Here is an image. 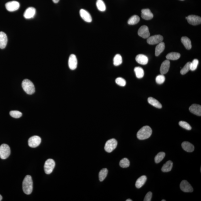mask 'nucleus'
<instances>
[{"mask_svg": "<svg viewBox=\"0 0 201 201\" xmlns=\"http://www.w3.org/2000/svg\"><path fill=\"white\" fill-rule=\"evenodd\" d=\"M23 189L26 195H30L32 192L33 182L31 176L27 175L25 177L23 183Z\"/></svg>", "mask_w": 201, "mask_h": 201, "instance_id": "nucleus-1", "label": "nucleus"}, {"mask_svg": "<svg viewBox=\"0 0 201 201\" xmlns=\"http://www.w3.org/2000/svg\"><path fill=\"white\" fill-rule=\"evenodd\" d=\"M152 131L149 126H145L139 130L137 134V137L138 139L143 140L149 138L152 135Z\"/></svg>", "mask_w": 201, "mask_h": 201, "instance_id": "nucleus-2", "label": "nucleus"}, {"mask_svg": "<svg viewBox=\"0 0 201 201\" xmlns=\"http://www.w3.org/2000/svg\"><path fill=\"white\" fill-rule=\"evenodd\" d=\"M22 86L25 92L29 95H32L35 92L34 85L30 80L28 79L23 80Z\"/></svg>", "mask_w": 201, "mask_h": 201, "instance_id": "nucleus-3", "label": "nucleus"}, {"mask_svg": "<svg viewBox=\"0 0 201 201\" xmlns=\"http://www.w3.org/2000/svg\"><path fill=\"white\" fill-rule=\"evenodd\" d=\"M11 153L9 146L6 144H3L0 146V158L2 159L7 158Z\"/></svg>", "mask_w": 201, "mask_h": 201, "instance_id": "nucleus-4", "label": "nucleus"}, {"mask_svg": "<svg viewBox=\"0 0 201 201\" xmlns=\"http://www.w3.org/2000/svg\"><path fill=\"white\" fill-rule=\"evenodd\" d=\"M117 142L114 138L109 139L105 143L104 149L107 152L110 153L117 147Z\"/></svg>", "mask_w": 201, "mask_h": 201, "instance_id": "nucleus-5", "label": "nucleus"}, {"mask_svg": "<svg viewBox=\"0 0 201 201\" xmlns=\"http://www.w3.org/2000/svg\"><path fill=\"white\" fill-rule=\"evenodd\" d=\"M55 166V162L53 159H48L45 161L44 165V171L45 173L47 174H50L53 171Z\"/></svg>", "mask_w": 201, "mask_h": 201, "instance_id": "nucleus-6", "label": "nucleus"}, {"mask_svg": "<svg viewBox=\"0 0 201 201\" xmlns=\"http://www.w3.org/2000/svg\"><path fill=\"white\" fill-rule=\"evenodd\" d=\"M163 39V36L160 35H156L148 37L147 40V42L148 44L151 45H154V44H158L162 42Z\"/></svg>", "mask_w": 201, "mask_h": 201, "instance_id": "nucleus-7", "label": "nucleus"}, {"mask_svg": "<svg viewBox=\"0 0 201 201\" xmlns=\"http://www.w3.org/2000/svg\"><path fill=\"white\" fill-rule=\"evenodd\" d=\"M41 138L39 136H34L31 137L28 141L29 146L32 148H36L41 143Z\"/></svg>", "mask_w": 201, "mask_h": 201, "instance_id": "nucleus-8", "label": "nucleus"}, {"mask_svg": "<svg viewBox=\"0 0 201 201\" xmlns=\"http://www.w3.org/2000/svg\"><path fill=\"white\" fill-rule=\"evenodd\" d=\"M5 7L9 11L13 12L19 9L20 4L17 1H12L7 3L5 4Z\"/></svg>", "mask_w": 201, "mask_h": 201, "instance_id": "nucleus-9", "label": "nucleus"}, {"mask_svg": "<svg viewBox=\"0 0 201 201\" xmlns=\"http://www.w3.org/2000/svg\"><path fill=\"white\" fill-rule=\"evenodd\" d=\"M138 34L140 37L143 38H148L150 35L149 28L146 26H143L140 28L138 31Z\"/></svg>", "mask_w": 201, "mask_h": 201, "instance_id": "nucleus-10", "label": "nucleus"}, {"mask_svg": "<svg viewBox=\"0 0 201 201\" xmlns=\"http://www.w3.org/2000/svg\"><path fill=\"white\" fill-rule=\"evenodd\" d=\"M188 23L193 26L200 24L201 23V18L199 16L195 15H190L187 17Z\"/></svg>", "mask_w": 201, "mask_h": 201, "instance_id": "nucleus-11", "label": "nucleus"}, {"mask_svg": "<svg viewBox=\"0 0 201 201\" xmlns=\"http://www.w3.org/2000/svg\"><path fill=\"white\" fill-rule=\"evenodd\" d=\"M180 188L181 190L184 192H192L193 191L192 186L186 180H183L181 181L180 184Z\"/></svg>", "mask_w": 201, "mask_h": 201, "instance_id": "nucleus-12", "label": "nucleus"}, {"mask_svg": "<svg viewBox=\"0 0 201 201\" xmlns=\"http://www.w3.org/2000/svg\"><path fill=\"white\" fill-rule=\"evenodd\" d=\"M77 57L74 54H72L69 56L68 65L69 68L72 70H74L77 67Z\"/></svg>", "mask_w": 201, "mask_h": 201, "instance_id": "nucleus-13", "label": "nucleus"}, {"mask_svg": "<svg viewBox=\"0 0 201 201\" xmlns=\"http://www.w3.org/2000/svg\"><path fill=\"white\" fill-rule=\"evenodd\" d=\"M80 17L83 20L87 23H91L92 21V18L90 13L85 10L81 9L80 12Z\"/></svg>", "mask_w": 201, "mask_h": 201, "instance_id": "nucleus-14", "label": "nucleus"}, {"mask_svg": "<svg viewBox=\"0 0 201 201\" xmlns=\"http://www.w3.org/2000/svg\"><path fill=\"white\" fill-rule=\"evenodd\" d=\"M36 13V9L33 7L28 8L23 14V16L25 18L30 19L34 17Z\"/></svg>", "mask_w": 201, "mask_h": 201, "instance_id": "nucleus-15", "label": "nucleus"}, {"mask_svg": "<svg viewBox=\"0 0 201 201\" xmlns=\"http://www.w3.org/2000/svg\"><path fill=\"white\" fill-rule=\"evenodd\" d=\"M170 62L168 60H165L161 65L160 71L161 74L164 75L168 72L170 69Z\"/></svg>", "mask_w": 201, "mask_h": 201, "instance_id": "nucleus-16", "label": "nucleus"}, {"mask_svg": "<svg viewBox=\"0 0 201 201\" xmlns=\"http://www.w3.org/2000/svg\"><path fill=\"white\" fill-rule=\"evenodd\" d=\"M190 111L193 114L197 116H201V106L200 105L193 104L189 109Z\"/></svg>", "mask_w": 201, "mask_h": 201, "instance_id": "nucleus-17", "label": "nucleus"}, {"mask_svg": "<svg viewBox=\"0 0 201 201\" xmlns=\"http://www.w3.org/2000/svg\"><path fill=\"white\" fill-rule=\"evenodd\" d=\"M8 42L6 35L3 32H0V48L4 49L6 47Z\"/></svg>", "mask_w": 201, "mask_h": 201, "instance_id": "nucleus-18", "label": "nucleus"}, {"mask_svg": "<svg viewBox=\"0 0 201 201\" xmlns=\"http://www.w3.org/2000/svg\"><path fill=\"white\" fill-rule=\"evenodd\" d=\"M141 16L142 18L145 20H148L153 18V15L150 10L149 9H145L142 10Z\"/></svg>", "mask_w": 201, "mask_h": 201, "instance_id": "nucleus-19", "label": "nucleus"}, {"mask_svg": "<svg viewBox=\"0 0 201 201\" xmlns=\"http://www.w3.org/2000/svg\"><path fill=\"white\" fill-rule=\"evenodd\" d=\"M136 60L140 64L146 65L148 63V58L145 55L140 54L137 55L136 57Z\"/></svg>", "mask_w": 201, "mask_h": 201, "instance_id": "nucleus-20", "label": "nucleus"}, {"mask_svg": "<svg viewBox=\"0 0 201 201\" xmlns=\"http://www.w3.org/2000/svg\"><path fill=\"white\" fill-rule=\"evenodd\" d=\"M182 147L184 150L188 152H193L195 149L194 145L188 142H184L182 143Z\"/></svg>", "mask_w": 201, "mask_h": 201, "instance_id": "nucleus-21", "label": "nucleus"}, {"mask_svg": "<svg viewBox=\"0 0 201 201\" xmlns=\"http://www.w3.org/2000/svg\"><path fill=\"white\" fill-rule=\"evenodd\" d=\"M181 41L187 49H191L192 48V42L187 37H183L181 38Z\"/></svg>", "mask_w": 201, "mask_h": 201, "instance_id": "nucleus-22", "label": "nucleus"}, {"mask_svg": "<svg viewBox=\"0 0 201 201\" xmlns=\"http://www.w3.org/2000/svg\"><path fill=\"white\" fill-rule=\"evenodd\" d=\"M165 48L164 43L162 42L158 44L155 48V55L156 56H159L164 51Z\"/></svg>", "mask_w": 201, "mask_h": 201, "instance_id": "nucleus-23", "label": "nucleus"}, {"mask_svg": "<svg viewBox=\"0 0 201 201\" xmlns=\"http://www.w3.org/2000/svg\"><path fill=\"white\" fill-rule=\"evenodd\" d=\"M146 180L147 177L145 175H143L139 177L137 180L136 183L135 185L136 188H142L146 182Z\"/></svg>", "mask_w": 201, "mask_h": 201, "instance_id": "nucleus-24", "label": "nucleus"}, {"mask_svg": "<svg viewBox=\"0 0 201 201\" xmlns=\"http://www.w3.org/2000/svg\"><path fill=\"white\" fill-rule=\"evenodd\" d=\"M148 102L149 104L152 105L154 107L158 108V109H161L162 105L158 101L152 97H150L148 98Z\"/></svg>", "mask_w": 201, "mask_h": 201, "instance_id": "nucleus-25", "label": "nucleus"}, {"mask_svg": "<svg viewBox=\"0 0 201 201\" xmlns=\"http://www.w3.org/2000/svg\"><path fill=\"white\" fill-rule=\"evenodd\" d=\"M173 167V162L171 161H168L163 165L161 170L163 172H168L171 170Z\"/></svg>", "mask_w": 201, "mask_h": 201, "instance_id": "nucleus-26", "label": "nucleus"}, {"mask_svg": "<svg viewBox=\"0 0 201 201\" xmlns=\"http://www.w3.org/2000/svg\"><path fill=\"white\" fill-rule=\"evenodd\" d=\"M181 56L180 53L177 52H171L169 53L166 56V58L168 60H177Z\"/></svg>", "mask_w": 201, "mask_h": 201, "instance_id": "nucleus-27", "label": "nucleus"}, {"mask_svg": "<svg viewBox=\"0 0 201 201\" xmlns=\"http://www.w3.org/2000/svg\"><path fill=\"white\" fill-rule=\"evenodd\" d=\"M134 71L135 72L137 78L141 79L144 77V72L143 69L142 67H135L134 69Z\"/></svg>", "mask_w": 201, "mask_h": 201, "instance_id": "nucleus-28", "label": "nucleus"}, {"mask_svg": "<svg viewBox=\"0 0 201 201\" xmlns=\"http://www.w3.org/2000/svg\"><path fill=\"white\" fill-rule=\"evenodd\" d=\"M122 58L119 54L115 55L113 59L114 65L115 66H118L122 63Z\"/></svg>", "mask_w": 201, "mask_h": 201, "instance_id": "nucleus-29", "label": "nucleus"}, {"mask_svg": "<svg viewBox=\"0 0 201 201\" xmlns=\"http://www.w3.org/2000/svg\"><path fill=\"white\" fill-rule=\"evenodd\" d=\"M140 18L139 16L137 15L131 16L130 18L129 19L128 23L129 25H134L136 24L140 21Z\"/></svg>", "mask_w": 201, "mask_h": 201, "instance_id": "nucleus-30", "label": "nucleus"}, {"mask_svg": "<svg viewBox=\"0 0 201 201\" xmlns=\"http://www.w3.org/2000/svg\"><path fill=\"white\" fill-rule=\"evenodd\" d=\"M96 5L98 9L100 11H105L106 10V6L102 0H97L96 2Z\"/></svg>", "mask_w": 201, "mask_h": 201, "instance_id": "nucleus-31", "label": "nucleus"}, {"mask_svg": "<svg viewBox=\"0 0 201 201\" xmlns=\"http://www.w3.org/2000/svg\"><path fill=\"white\" fill-rule=\"evenodd\" d=\"M108 171L107 168L102 169L100 170L99 174V181H103L107 176Z\"/></svg>", "mask_w": 201, "mask_h": 201, "instance_id": "nucleus-32", "label": "nucleus"}, {"mask_svg": "<svg viewBox=\"0 0 201 201\" xmlns=\"http://www.w3.org/2000/svg\"><path fill=\"white\" fill-rule=\"evenodd\" d=\"M165 156V153L163 152H160L156 155L155 158V163H160L163 160Z\"/></svg>", "mask_w": 201, "mask_h": 201, "instance_id": "nucleus-33", "label": "nucleus"}, {"mask_svg": "<svg viewBox=\"0 0 201 201\" xmlns=\"http://www.w3.org/2000/svg\"><path fill=\"white\" fill-rule=\"evenodd\" d=\"M130 164L129 161L126 158H124L121 159L120 162V167L123 168L128 167L130 165Z\"/></svg>", "mask_w": 201, "mask_h": 201, "instance_id": "nucleus-34", "label": "nucleus"}, {"mask_svg": "<svg viewBox=\"0 0 201 201\" xmlns=\"http://www.w3.org/2000/svg\"><path fill=\"white\" fill-rule=\"evenodd\" d=\"M190 63L191 62H188L186 64L180 71V73L181 75H184L186 74L189 70H190Z\"/></svg>", "mask_w": 201, "mask_h": 201, "instance_id": "nucleus-35", "label": "nucleus"}, {"mask_svg": "<svg viewBox=\"0 0 201 201\" xmlns=\"http://www.w3.org/2000/svg\"><path fill=\"white\" fill-rule=\"evenodd\" d=\"M10 115L12 117L18 119L21 117L22 113L18 111H11L10 112Z\"/></svg>", "mask_w": 201, "mask_h": 201, "instance_id": "nucleus-36", "label": "nucleus"}, {"mask_svg": "<svg viewBox=\"0 0 201 201\" xmlns=\"http://www.w3.org/2000/svg\"><path fill=\"white\" fill-rule=\"evenodd\" d=\"M199 62L197 59H195L193 60L192 62H191L190 65V70L192 71H195L197 68L198 64H199Z\"/></svg>", "mask_w": 201, "mask_h": 201, "instance_id": "nucleus-37", "label": "nucleus"}, {"mask_svg": "<svg viewBox=\"0 0 201 201\" xmlns=\"http://www.w3.org/2000/svg\"><path fill=\"white\" fill-rule=\"evenodd\" d=\"M179 124L180 126L187 130H190L192 129V127H191L190 125L188 123L186 122L181 121L179 122Z\"/></svg>", "mask_w": 201, "mask_h": 201, "instance_id": "nucleus-38", "label": "nucleus"}, {"mask_svg": "<svg viewBox=\"0 0 201 201\" xmlns=\"http://www.w3.org/2000/svg\"><path fill=\"white\" fill-rule=\"evenodd\" d=\"M116 82L118 85L120 86L124 87L126 85V81L122 77H117L116 80Z\"/></svg>", "mask_w": 201, "mask_h": 201, "instance_id": "nucleus-39", "label": "nucleus"}, {"mask_svg": "<svg viewBox=\"0 0 201 201\" xmlns=\"http://www.w3.org/2000/svg\"><path fill=\"white\" fill-rule=\"evenodd\" d=\"M165 80V76L162 74L157 76L156 78V82L158 84H163V83H164Z\"/></svg>", "mask_w": 201, "mask_h": 201, "instance_id": "nucleus-40", "label": "nucleus"}, {"mask_svg": "<svg viewBox=\"0 0 201 201\" xmlns=\"http://www.w3.org/2000/svg\"><path fill=\"white\" fill-rule=\"evenodd\" d=\"M152 194L151 192H149L147 193L144 198V201H151V200Z\"/></svg>", "mask_w": 201, "mask_h": 201, "instance_id": "nucleus-41", "label": "nucleus"}, {"mask_svg": "<svg viewBox=\"0 0 201 201\" xmlns=\"http://www.w3.org/2000/svg\"><path fill=\"white\" fill-rule=\"evenodd\" d=\"M60 0H52L53 2L54 3L57 4L58 2H59Z\"/></svg>", "mask_w": 201, "mask_h": 201, "instance_id": "nucleus-42", "label": "nucleus"}, {"mask_svg": "<svg viewBox=\"0 0 201 201\" xmlns=\"http://www.w3.org/2000/svg\"><path fill=\"white\" fill-rule=\"evenodd\" d=\"M2 195H0V201L2 200Z\"/></svg>", "mask_w": 201, "mask_h": 201, "instance_id": "nucleus-43", "label": "nucleus"}, {"mask_svg": "<svg viewBox=\"0 0 201 201\" xmlns=\"http://www.w3.org/2000/svg\"><path fill=\"white\" fill-rule=\"evenodd\" d=\"M132 201V200H131L130 199H127V200H126V201Z\"/></svg>", "mask_w": 201, "mask_h": 201, "instance_id": "nucleus-44", "label": "nucleus"}, {"mask_svg": "<svg viewBox=\"0 0 201 201\" xmlns=\"http://www.w3.org/2000/svg\"><path fill=\"white\" fill-rule=\"evenodd\" d=\"M165 200H162V201H165Z\"/></svg>", "mask_w": 201, "mask_h": 201, "instance_id": "nucleus-45", "label": "nucleus"}, {"mask_svg": "<svg viewBox=\"0 0 201 201\" xmlns=\"http://www.w3.org/2000/svg\"><path fill=\"white\" fill-rule=\"evenodd\" d=\"M185 18H186V19H187V17H186Z\"/></svg>", "mask_w": 201, "mask_h": 201, "instance_id": "nucleus-46", "label": "nucleus"}, {"mask_svg": "<svg viewBox=\"0 0 201 201\" xmlns=\"http://www.w3.org/2000/svg\"><path fill=\"white\" fill-rule=\"evenodd\" d=\"M181 1H183V0H181Z\"/></svg>", "mask_w": 201, "mask_h": 201, "instance_id": "nucleus-47", "label": "nucleus"}]
</instances>
